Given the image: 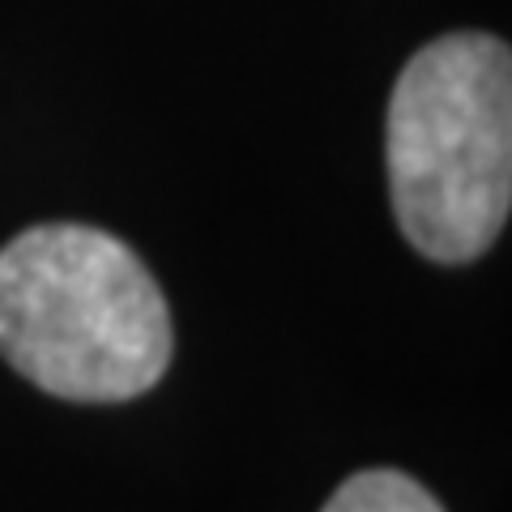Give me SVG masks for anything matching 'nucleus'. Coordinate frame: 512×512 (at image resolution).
Instances as JSON below:
<instances>
[{
	"label": "nucleus",
	"instance_id": "nucleus-1",
	"mask_svg": "<svg viewBox=\"0 0 512 512\" xmlns=\"http://www.w3.org/2000/svg\"><path fill=\"white\" fill-rule=\"evenodd\" d=\"M175 350L158 282L124 239L43 222L0 248V355L64 402H133Z\"/></svg>",
	"mask_w": 512,
	"mask_h": 512
},
{
	"label": "nucleus",
	"instance_id": "nucleus-2",
	"mask_svg": "<svg viewBox=\"0 0 512 512\" xmlns=\"http://www.w3.org/2000/svg\"><path fill=\"white\" fill-rule=\"evenodd\" d=\"M397 227L440 265H466L512 214V47L444 35L402 69L384 124Z\"/></svg>",
	"mask_w": 512,
	"mask_h": 512
},
{
	"label": "nucleus",
	"instance_id": "nucleus-3",
	"mask_svg": "<svg viewBox=\"0 0 512 512\" xmlns=\"http://www.w3.org/2000/svg\"><path fill=\"white\" fill-rule=\"evenodd\" d=\"M320 512H444V504L402 470H359Z\"/></svg>",
	"mask_w": 512,
	"mask_h": 512
}]
</instances>
